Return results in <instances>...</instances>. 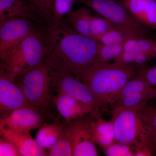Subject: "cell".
Returning <instances> with one entry per match:
<instances>
[{"mask_svg": "<svg viewBox=\"0 0 156 156\" xmlns=\"http://www.w3.org/2000/svg\"><path fill=\"white\" fill-rule=\"evenodd\" d=\"M123 51L148 53L156 58V39L133 38L129 39L124 43Z\"/></svg>", "mask_w": 156, "mask_h": 156, "instance_id": "22", "label": "cell"}, {"mask_svg": "<svg viewBox=\"0 0 156 156\" xmlns=\"http://www.w3.org/2000/svg\"><path fill=\"white\" fill-rule=\"evenodd\" d=\"M102 151L107 156H134V146L118 141Z\"/></svg>", "mask_w": 156, "mask_h": 156, "instance_id": "28", "label": "cell"}, {"mask_svg": "<svg viewBox=\"0 0 156 156\" xmlns=\"http://www.w3.org/2000/svg\"><path fill=\"white\" fill-rule=\"evenodd\" d=\"M46 49L37 28L2 59L0 70L15 78L44 62Z\"/></svg>", "mask_w": 156, "mask_h": 156, "instance_id": "4", "label": "cell"}, {"mask_svg": "<svg viewBox=\"0 0 156 156\" xmlns=\"http://www.w3.org/2000/svg\"><path fill=\"white\" fill-rule=\"evenodd\" d=\"M141 109L151 139L156 149V108L149 105L147 102L141 105Z\"/></svg>", "mask_w": 156, "mask_h": 156, "instance_id": "26", "label": "cell"}, {"mask_svg": "<svg viewBox=\"0 0 156 156\" xmlns=\"http://www.w3.org/2000/svg\"><path fill=\"white\" fill-rule=\"evenodd\" d=\"M53 101L57 111L66 122L78 119L88 114L95 118L100 115L92 107L69 95L61 93L53 96Z\"/></svg>", "mask_w": 156, "mask_h": 156, "instance_id": "12", "label": "cell"}, {"mask_svg": "<svg viewBox=\"0 0 156 156\" xmlns=\"http://www.w3.org/2000/svg\"><path fill=\"white\" fill-rule=\"evenodd\" d=\"M14 18L35 20L36 16L25 1L0 0V22Z\"/></svg>", "mask_w": 156, "mask_h": 156, "instance_id": "16", "label": "cell"}, {"mask_svg": "<svg viewBox=\"0 0 156 156\" xmlns=\"http://www.w3.org/2000/svg\"><path fill=\"white\" fill-rule=\"evenodd\" d=\"M144 76L148 83L156 89V64L151 67L147 66L144 69Z\"/></svg>", "mask_w": 156, "mask_h": 156, "instance_id": "33", "label": "cell"}, {"mask_svg": "<svg viewBox=\"0 0 156 156\" xmlns=\"http://www.w3.org/2000/svg\"><path fill=\"white\" fill-rule=\"evenodd\" d=\"M154 58H156L155 57L150 53L137 52L134 61L130 66L140 70L147 65L149 61Z\"/></svg>", "mask_w": 156, "mask_h": 156, "instance_id": "31", "label": "cell"}, {"mask_svg": "<svg viewBox=\"0 0 156 156\" xmlns=\"http://www.w3.org/2000/svg\"><path fill=\"white\" fill-rule=\"evenodd\" d=\"M23 1H25V2H26V1H25V0H23Z\"/></svg>", "mask_w": 156, "mask_h": 156, "instance_id": "37", "label": "cell"}, {"mask_svg": "<svg viewBox=\"0 0 156 156\" xmlns=\"http://www.w3.org/2000/svg\"><path fill=\"white\" fill-rule=\"evenodd\" d=\"M137 52L134 51H122L116 58L114 62L119 64L130 65L134 61Z\"/></svg>", "mask_w": 156, "mask_h": 156, "instance_id": "32", "label": "cell"}, {"mask_svg": "<svg viewBox=\"0 0 156 156\" xmlns=\"http://www.w3.org/2000/svg\"><path fill=\"white\" fill-rule=\"evenodd\" d=\"M1 136L14 144L20 156H47L44 149L38 144L31 136L30 131H17L0 129Z\"/></svg>", "mask_w": 156, "mask_h": 156, "instance_id": "13", "label": "cell"}, {"mask_svg": "<svg viewBox=\"0 0 156 156\" xmlns=\"http://www.w3.org/2000/svg\"><path fill=\"white\" fill-rule=\"evenodd\" d=\"M115 1H117V2H120L122 3V4H123L122 0H115Z\"/></svg>", "mask_w": 156, "mask_h": 156, "instance_id": "35", "label": "cell"}, {"mask_svg": "<svg viewBox=\"0 0 156 156\" xmlns=\"http://www.w3.org/2000/svg\"><path fill=\"white\" fill-rule=\"evenodd\" d=\"M87 115L66 124L72 143L73 156H98L90 131V125L94 118L91 114Z\"/></svg>", "mask_w": 156, "mask_h": 156, "instance_id": "9", "label": "cell"}, {"mask_svg": "<svg viewBox=\"0 0 156 156\" xmlns=\"http://www.w3.org/2000/svg\"><path fill=\"white\" fill-rule=\"evenodd\" d=\"M50 87L58 93L65 94L92 107L99 112L95 97L83 82L69 73L51 71Z\"/></svg>", "mask_w": 156, "mask_h": 156, "instance_id": "7", "label": "cell"}, {"mask_svg": "<svg viewBox=\"0 0 156 156\" xmlns=\"http://www.w3.org/2000/svg\"><path fill=\"white\" fill-rule=\"evenodd\" d=\"M153 155L152 151L147 148L136 147L134 146V156H151Z\"/></svg>", "mask_w": 156, "mask_h": 156, "instance_id": "34", "label": "cell"}, {"mask_svg": "<svg viewBox=\"0 0 156 156\" xmlns=\"http://www.w3.org/2000/svg\"><path fill=\"white\" fill-rule=\"evenodd\" d=\"M43 23L39 28L46 49L44 62L52 71L78 78L95 62L101 44L97 41L78 33L61 20Z\"/></svg>", "mask_w": 156, "mask_h": 156, "instance_id": "1", "label": "cell"}, {"mask_svg": "<svg viewBox=\"0 0 156 156\" xmlns=\"http://www.w3.org/2000/svg\"><path fill=\"white\" fill-rule=\"evenodd\" d=\"M154 155H156V149L155 151V152Z\"/></svg>", "mask_w": 156, "mask_h": 156, "instance_id": "36", "label": "cell"}, {"mask_svg": "<svg viewBox=\"0 0 156 156\" xmlns=\"http://www.w3.org/2000/svg\"><path fill=\"white\" fill-rule=\"evenodd\" d=\"M139 71L130 65L96 62L84 70L78 79L91 90L98 108H104Z\"/></svg>", "mask_w": 156, "mask_h": 156, "instance_id": "2", "label": "cell"}, {"mask_svg": "<svg viewBox=\"0 0 156 156\" xmlns=\"http://www.w3.org/2000/svg\"><path fill=\"white\" fill-rule=\"evenodd\" d=\"M35 15L42 22L53 20V0H25Z\"/></svg>", "mask_w": 156, "mask_h": 156, "instance_id": "21", "label": "cell"}, {"mask_svg": "<svg viewBox=\"0 0 156 156\" xmlns=\"http://www.w3.org/2000/svg\"><path fill=\"white\" fill-rule=\"evenodd\" d=\"M156 98V89L149 91L133 93L112 101L109 106L116 108H129L147 103L148 101Z\"/></svg>", "mask_w": 156, "mask_h": 156, "instance_id": "19", "label": "cell"}, {"mask_svg": "<svg viewBox=\"0 0 156 156\" xmlns=\"http://www.w3.org/2000/svg\"><path fill=\"white\" fill-rule=\"evenodd\" d=\"M147 66L140 70L136 75L128 81L113 100L133 93L151 91L156 89L148 83L144 77V69Z\"/></svg>", "mask_w": 156, "mask_h": 156, "instance_id": "20", "label": "cell"}, {"mask_svg": "<svg viewBox=\"0 0 156 156\" xmlns=\"http://www.w3.org/2000/svg\"><path fill=\"white\" fill-rule=\"evenodd\" d=\"M106 18L133 38L156 39V34L134 19L122 3L115 0H76Z\"/></svg>", "mask_w": 156, "mask_h": 156, "instance_id": "5", "label": "cell"}, {"mask_svg": "<svg viewBox=\"0 0 156 156\" xmlns=\"http://www.w3.org/2000/svg\"><path fill=\"white\" fill-rule=\"evenodd\" d=\"M142 104L112 109L111 120L117 141L136 147L147 148L152 151L154 155L155 147L141 111Z\"/></svg>", "mask_w": 156, "mask_h": 156, "instance_id": "3", "label": "cell"}, {"mask_svg": "<svg viewBox=\"0 0 156 156\" xmlns=\"http://www.w3.org/2000/svg\"><path fill=\"white\" fill-rule=\"evenodd\" d=\"M90 131L95 144L102 150L117 141L112 120L105 121L100 115L92 120Z\"/></svg>", "mask_w": 156, "mask_h": 156, "instance_id": "15", "label": "cell"}, {"mask_svg": "<svg viewBox=\"0 0 156 156\" xmlns=\"http://www.w3.org/2000/svg\"><path fill=\"white\" fill-rule=\"evenodd\" d=\"M76 0H53L54 17L53 21L58 22L64 15L72 12Z\"/></svg>", "mask_w": 156, "mask_h": 156, "instance_id": "29", "label": "cell"}, {"mask_svg": "<svg viewBox=\"0 0 156 156\" xmlns=\"http://www.w3.org/2000/svg\"><path fill=\"white\" fill-rule=\"evenodd\" d=\"M124 44L104 45L101 44L98 50L95 62H108L122 52Z\"/></svg>", "mask_w": 156, "mask_h": 156, "instance_id": "25", "label": "cell"}, {"mask_svg": "<svg viewBox=\"0 0 156 156\" xmlns=\"http://www.w3.org/2000/svg\"><path fill=\"white\" fill-rule=\"evenodd\" d=\"M33 105L26 99L15 78L0 70V109L8 113L23 107Z\"/></svg>", "mask_w": 156, "mask_h": 156, "instance_id": "11", "label": "cell"}, {"mask_svg": "<svg viewBox=\"0 0 156 156\" xmlns=\"http://www.w3.org/2000/svg\"><path fill=\"white\" fill-rule=\"evenodd\" d=\"M31 19L14 18L0 22V58L4 59L37 28Z\"/></svg>", "mask_w": 156, "mask_h": 156, "instance_id": "8", "label": "cell"}, {"mask_svg": "<svg viewBox=\"0 0 156 156\" xmlns=\"http://www.w3.org/2000/svg\"><path fill=\"white\" fill-rule=\"evenodd\" d=\"M131 38H133L126 32L115 27L98 37L96 41L101 44L109 45L124 44L126 41Z\"/></svg>", "mask_w": 156, "mask_h": 156, "instance_id": "24", "label": "cell"}, {"mask_svg": "<svg viewBox=\"0 0 156 156\" xmlns=\"http://www.w3.org/2000/svg\"><path fill=\"white\" fill-rule=\"evenodd\" d=\"M128 12L140 24L156 29V0H122Z\"/></svg>", "mask_w": 156, "mask_h": 156, "instance_id": "14", "label": "cell"}, {"mask_svg": "<svg viewBox=\"0 0 156 156\" xmlns=\"http://www.w3.org/2000/svg\"><path fill=\"white\" fill-rule=\"evenodd\" d=\"M39 108L30 105L8 112L1 119L0 129L25 132L40 128L45 119Z\"/></svg>", "mask_w": 156, "mask_h": 156, "instance_id": "10", "label": "cell"}, {"mask_svg": "<svg viewBox=\"0 0 156 156\" xmlns=\"http://www.w3.org/2000/svg\"><path fill=\"white\" fill-rule=\"evenodd\" d=\"M115 27L112 23L108 21L106 18L102 16L92 15L91 20V28L93 34V38L96 39L106 33Z\"/></svg>", "mask_w": 156, "mask_h": 156, "instance_id": "27", "label": "cell"}, {"mask_svg": "<svg viewBox=\"0 0 156 156\" xmlns=\"http://www.w3.org/2000/svg\"><path fill=\"white\" fill-rule=\"evenodd\" d=\"M51 71L49 66L43 62L15 78L29 103L40 108L50 106L53 101L50 90Z\"/></svg>", "mask_w": 156, "mask_h": 156, "instance_id": "6", "label": "cell"}, {"mask_svg": "<svg viewBox=\"0 0 156 156\" xmlns=\"http://www.w3.org/2000/svg\"><path fill=\"white\" fill-rule=\"evenodd\" d=\"M92 10L84 6L68 15L72 27L78 33L93 38L91 28ZM94 39V38H93Z\"/></svg>", "mask_w": 156, "mask_h": 156, "instance_id": "18", "label": "cell"}, {"mask_svg": "<svg viewBox=\"0 0 156 156\" xmlns=\"http://www.w3.org/2000/svg\"><path fill=\"white\" fill-rule=\"evenodd\" d=\"M64 126L58 122L44 123L39 128L35 140L43 148L50 149L58 140Z\"/></svg>", "mask_w": 156, "mask_h": 156, "instance_id": "17", "label": "cell"}, {"mask_svg": "<svg viewBox=\"0 0 156 156\" xmlns=\"http://www.w3.org/2000/svg\"><path fill=\"white\" fill-rule=\"evenodd\" d=\"M73 147L66 125L56 143L47 152V156H72Z\"/></svg>", "mask_w": 156, "mask_h": 156, "instance_id": "23", "label": "cell"}, {"mask_svg": "<svg viewBox=\"0 0 156 156\" xmlns=\"http://www.w3.org/2000/svg\"><path fill=\"white\" fill-rule=\"evenodd\" d=\"M0 156H20L14 144L1 136L0 140Z\"/></svg>", "mask_w": 156, "mask_h": 156, "instance_id": "30", "label": "cell"}]
</instances>
